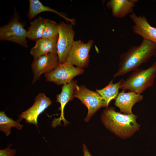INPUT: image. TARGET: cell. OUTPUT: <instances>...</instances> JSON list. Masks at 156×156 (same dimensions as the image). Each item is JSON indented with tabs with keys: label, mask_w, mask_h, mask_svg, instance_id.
I'll use <instances>...</instances> for the list:
<instances>
[{
	"label": "cell",
	"mask_w": 156,
	"mask_h": 156,
	"mask_svg": "<svg viewBox=\"0 0 156 156\" xmlns=\"http://www.w3.org/2000/svg\"><path fill=\"white\" fill-rule=\"evenodd\" d=\"M59 64L57 53H49L34 59L31 65L33 73L32 83H34L38 80L42 74H45L53 70Z\"/></svg>",
	"instance_id": "9"
},
{
	"label": "cell",
	"mask_w": 156,
	"mask_h": 156,
	"mask_svg": "<svg viewBox=\"0 0 156 156\" xmlns=\"http://www.w3.org/2000/svg\"><path fill=\"white\" fill-rule=\"evenodd\" d=\"M137 116L133 114H123L110 107L104 110L101 116L105 126L117 135L127 137L138 130L139 125L136 121Z\"/></svg>",
	"instance_id": "2"
},
{
	"label": "cell",
	"mask_w": 156,
	"mask_h": 156,
	"mask_svg": "<svg viewBox=\"0 0 156 156\" xmlns=\"http://www.w3.org/2000/svg\"><path fill=\"white\" fill-rule=\"evenodd\" d=\"M84 70L66 61L59 64L53 70L45 74L44 76L48 82H53L58 85H64L70 82L74 77L82 74Z\"/></svg>",
	"instance_id": "7"
},
{
	"label": "cell",
	"mask_w": 156,
	"mask_h": 156,
	"mask_svg": "<svg viewBox=\"0 0 156 156\" xmlns=\"http://www.w3.org/2000/svg\"><path fill=\"white\" fill-rule=\"evenodd\" d=\"M29 10L27 14V17L29 20H31L38 14L42 12H50L57 14L64 19L67 21L70 22L72 25H75V19L69 18L57 10L43 5L38 0H29Z\"/></svg>",
	"instance_id": "16"
},
{
	"label": "cell",
	"mask_w": 156,
	"mask_h": 156,
	"mask_svg": "<svg viewBox=\"0 0 156 156\" xmlns=\"http://www.w3.org/2000/svg\"><path fill=\"white\" fill-rule=\"evenodd\" d=\"M51 103L50 99L44 93L39 94L36 96L33 105L19 115L18 120L20 122L24 119L27 123L32 124L38 127V116L51 104Z\"/></svg>",
	"instance_id": "10"
},
{
	"label": "cell",
	"mask_w": 156,
	"mask_h": 156,
	"mask_svg": "<svg viewBox=\"0 0 156 156\" xmlns=\"http://www.w3.org/2000/svg\"><path fill=\"white\" fill-rule=\"evenodd\" d=\"M77 83V81H76L72 80L69 83L64 84L62 86L61 93L57 95L56 97L57 101L60 104L59 110L61 111V113L59 118H55L52 121L51 124L52 127L55 128L61 125L62 121L64 122V125H66L69 123L64 117V109L67 103L73 99V94Z\"/></svg>",
	"instance_id": "12"
},
{
	"label": "cell",
	"mask_w": 156,
	"mask_h": 156,
	"mask_svg": "<svg viewBox=\"0 0 156 156\" xmlns=\"http://www.w3.org/2000/svg\"><path fill=\"white\" fill-rule=\"evenodd\" d=\"M47 19L39 17L30 22L27 31V38L36 40L42 38Z\"/></svg>",
	"instance_id": "18"
},
{
	"label": "cell",
	"mask_w": 156,
	"mask_h": 156,
	"mask_svg": "<svg viewBox=\"0 0 156 156\" xmlns=\"http://www.w3.org/2000/svg\"><path fill=\"white\" fill-rule=\"evenodd\" d=\"M18 120L15 121L8 117L4 112L1 111L0 112V130L3 132L6 136L11 133L12 127H16L18 130H21L23 127Z\"/></svg>",
	"instance_id": "19"
},
{
	"label": "cell",
	"mask_w": 156,
	"mask_h": 156,
	"mask_svg": "<svg viewBox=\"0 0 156 156\" xmlns=\"http://www.w3.org/2000/svg\"><path fill=\"white\" fill-rule=\"evenodd\" d=\"M94 43L92 40L86 43L81 40L74 41L66 61L79 68L87 67L89 62V52Z\"/></svg>",
	"instance_id": "8"
},
{
	"label": "cell",
	"mask_w": 156,
	"mask_h": 156,
	"mask_svg": "<svg viewBox=\"0 0 156 156\" xmlns=\"http://www.w3.org/2000/svg\"><path fill=\"white\" fill-rule=\"evenodd\" d=\"M27 31L16 13L10 21L0 28V39L16 43L27 47Z\"/></svg>",
	"instance_id": "4"
},
{
	"label": "cell",
	"mask_w": 156,
	"mask_h": 156,
	"mask_svg": "<svg viewBox=\"0 0 156 156\" xmlns=\"http://www.w3.org/2000/svg\"><path fill=\"white\" fill-rule=\"evenodd\" d=\"M58 34V24L55 21L47 19L42 38H49Z\"/></svg>",
	"instance_id": "20"
},
{
	"label": "cell",
	"mask_w": 156,
	"mask_h": 156,
	"mask_svg": "<svg viewBox=\"0 0 156 156\" xmlns=\"http://www.w3.org/2000/svg\"><path fill=\"white\" fill-rule=\"evenodd\" d=\"M155 57H156V55H155Z\"/></svg>",
	"instance_id": "23"
},
{
	"label": "cell",
	"mask_w": 156,
	"mask_h": 156,
	"mask_svg": "<svg viewBox=\"0 0 156 156\" xmlns=\"http://www.w3.org/2000/svg\"><path fill=\"white\" fill-rule=\"evenodd\" d=\"M129 16L134 23L132 27L133 33L143 39L156 43V27L150 25L144 15L138 16L133 13Z\"/></svg>",
	"instance_id": "11"
},
{
	"label": "cell",
	"mask_w": 156,
	"mask_h": 156,
	"mask_svg": "<svg viewBox=\"0 0 156 156\" xmlns=\"http://www.w3.org/2000/svg\"><path fill=\"white\" fill-rule=\"evenodd\" d=\"M73 97L79 99L88 109V114L84 119L86 122L88 121L100 107H105L103 100L97 92L88 89L83 85H76Z\"/></svg>",
	"instance_id": "5"
},
{
	"label": "cell",
	"mask_w": 156,
	"mask_h": 156,
	"mask_svg": "<svg viewBox=\"0 0 156 156\" xmlns=\"http://www.w3.org/2000/svg\"><path fill=\"white\" fill-rule=\"evenodd\" d=\"M138 0H110L107 3V6L112 10L114 17L122 18L133 11Z\"/></svg>",
	"instance_id": "15"
},
{
	"label": "cell",
	"mask_w": 156,
	"mask_h": 156,
	"mask_svg": "<svg viewBox=\"0 0 156 156\" xmlns=\"http://www.w3.org/2000/svg\"><path fill=\"white\" fill-rule=\"evenodd\" d=\"M156 54V43L143 39L138 46H133L120 55V61L115 78L138 68Z\"/></svg>",
	"instance_id": "1"
},
{
	"label": "cell",
	"mask_w": 156,
	"mask_h": 156,
	"mask_svg": "<svg viewBox=\"0 0 156 156\" xmlns=\"http://www.w3.org/2000/svg\"><path fill=\"white\" fill-rule=\"evenodd\" d=\"M120 81L114 83L113 80L111 81L108 85L100 90H96L97 92L103 100L106 107H107L109 102L113 99H116L120 89Z\"/></svg>",
	"instance_id": "17"
},
{
	"label": "cell",
	"mask_w": 156,
	"mask_h": 156,
	"mask_svg": "<svg viewBox=\"0 0 156 156\" xmlns=\"http://www.w3.org/2000/svg\"><path fill=\"white\" fill-rule=\"evenodd\" d=\"M12 144H10L6 148L0 150V156H14L16 150L10 149Z\"/></svg>",
	"instance_id": "21"
},
{
	"label": "cell",
	"mask_w": 156,
	"mask_h": 156,
	"mask_svg": "<svg viewBox=\"0 0 156 156\" xmlns=\"http://www.w3.org/2000/svg\"><path fill=\"white\" fill-rule=\"evenodd\" d=\"M156 75V62L148 68H138L126 80L120 81V89L141 94L147 88L152 86Z\"/></svg>",
	"instance_id": "3"
},
{
	"label": "cell",
	"mask_w": 156,
	"mask_h": 156,
	"mask_svg": "<svg viewBox=\"0 0 156 156\" xmlns=\"http://www.w3.org/2000/svg\"><path fill=\"white\" fill-rule=\"evenodd\" d=\"M72 24L61 22L58 24V36L57 53L59 64L65 62L73 42L75 32Z\"/></svg>",
	"instance_id": "6"
},
{
	"label": "cell",
	"mask_w": 156,
	"mask_h": 156,
	"mask_svg": "<svg viewBox=\"0 0 156 156\" xmlns=\"http://www.w3.org/2000/svg\"><path fill=\"white\" fill-rule=\"evenodd\" d=\"M82 148L83 152V156H92L85 144H83V145Z\"/></svg>",
	"instance_id": "22"
},
{
	"label": "cell",
	"mask_w": 156,
	"mask_h": 156,
	"mask_svg": "<svg viewBox=\"0 0 156 156\" xmlns=\"http://www.w3.org/2000/svg\"><path fill=\"white\" fill-rule=\"evenodd\" d=\"M143 98V95L140 94L132 92H125L122 90L116 98L115 105L119 108L121 112L126 114H131L133 106L141 101Z\"/></svg>",
	"instance_id": "13"
},
{
	"label": "cell",
	"mask_w": 156,
	"mask_h": 156,
	"mask_svg": "<svg viewBox=\"0 0 156 156\" xmlns=\"http://www.w3.org/2000/svg\"><path fill=\"white\" fill-rule=\"evenodd\" d=\"M58 36V34L51 38H42L36 40L35 46L30 52L34 59L49 53H57Z\"/></svg>",
	"instance_id": "14"
}]
</instances>
